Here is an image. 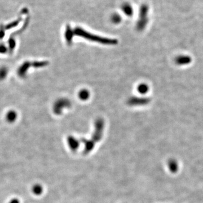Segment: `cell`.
<instances>
[{
    "instance_id": "cell-7",
    "label": "cell",
    "mask_w": 203,
    "mask_h": 203,
    "mask_svg": "<svg viewBox=\"0 0 203 203\" xmlns=\"http://www.w3.org/2000/svg\"><path fill=\"white\" fill-rule=\"evenodd\" d=\"M32 191L35 195L39 196L44 192V187L41 184L36 183L33 186Z\"/></svg>"
},
{
    "instance_id": "cell-3",
    "label": "cell",
    "mask_w": 203,
    "mask_h": 203,
    "mask_svg": "<svg viewBox=\"0 0 203 203\" xmlns=\"http://www.w3.org/2000/svg\"><path fill=\"white\" fill-rule=\"evenodd\" d=\"M70 105L71 103L67 99H59L55 103L53 106L54 113L57 115H61L63 109L68 107Z\"/></svg>"
},
{
    "instance_id": "cell-17",
    "label": "cell",
    "mask_w": 203,
    "mask_h": 203,
    "mask_svg": "<svg viewBox=\"0 0 203 203\" xmlns=\"http://www.w3.org/2000/svg\"><path fill=\"white\" fill-rule=\"evenodd\" d=\"M7 51V48L5 45L3 44L0 45V53L5 54Z\"/></svg>"
},
{
    "instance_id": "cell-4",
    "label": "cell",
    "mask_w": 203,
    "mask_h": 203,
    "mask_svg": "<svg viewBox=\"0 0 203 203\" xmlns=\"http://www.w3.org/2000/svg\"><path fill=\"white\" fill-rule=\"evenodd\" d=\"M192 61V58L188 55H180L175 59V63L178 65H189Z\"/></svg>"
},
{
    "instance_id": "cell-9",
    "label": "cell",
    "mask_w": 203,
    "mask_h": 203,
    "mask_svg": "<svg viewBox=\"0 0 203 203\" xmlns=\"http://www.w3.org/2000/svg\"><path fill=\"white\" fill-rule=\"evenodd\" d=\"M73 34L74 32L73 31L72 29H71V28L69 25H68L65 30V37L66 40L68 44H71L72 42Z\"/></svg>"
},
{
    "instance_id": "cell-2",
    "label": "cell",
    "mask_w": 203,
    "mask_h": 203,
    "mask_svg": "<svg viewBox=\"0 0 203 203\" xmlns=\"http://www.w3.org/2000/svg\"><path fill=\"white\" fill-rule=\"evenodd\" d=\"M149 11V7L146 5H142L139 10V18L138 20L137 28L139 31H142L145 28L148 22L147 14Z\"/></svg>"
},
{
    "instance_id": "cell-6",
    "label": "cell",
    "mask_w": 203,
    "mask_h": 203,
    "mask_svg": "<svg viewBox=\"0 0 203 203\" xmlns=\"http://www.w3.org/2000/svg\"><path fill=\"white\" fill-rule=\"evenodd\" d=\"M31 65V63L29 62H24L18 70V74L21 77H24L26 75L29 67Z\"/></svg>"
},
{
    "instance_id": "cell-10",
    "label": "cell",
    "mask_w": 203,
    "mask_h": 203,
    "mask_svg": "<svg viewBox=\"0 0 203 203\" xmlns=\"http://www.w3.org/2000/svg\"><path fill=\"white\" fill-rule=\"evenodd\" d=\"M6 120L9 123H14L17 118V113L13 110L9 111L6 114Z\"/></svg>"
},
{
    "instance_id": "cell-16",
    "label": "cell",
    "mask_w": 203,
    "mask_h": 203,
    "mask_svg": "<svg viewBox=\"0 0 203 203\" xmlns=\"http://www.w3.org/2000/svg\"><path fill=\"white\" fill-rule=\"evenodd\" d=\"M8 43H9V47L10 50H13V49H14L15 47V41L14 39H10V40H9Z\"/></svg>"
},
{
    "instance_id": "cell-20",
    "label": "cell",
    "mask_w": 203,
    "mask_h": 203,
    "mask_svg": "<svg viewBox=\"0 0 203 203\" xmlns=\"http://www.w3.org/2000/svg\"><path fill=\"white\" fill-rule=\"evenodd\" d=\"M4 35H5V32H4V29H0V39H3Z\"/></svg>"
},
{
    "instance_id": "cell-8",
    "label": "cell",
    "mask_w": 203,
    "mask_h": 203,
    "mask_svg": "<svg viewBox=\"0 0 203 203\" xmlns=\"http://www.w3.org/2000/svg\"><path fill=\"white\" fill-rule=\"evenodd\" d=\"M121 9H122V10L124 13V14L127 16L131 17L133 14V8H132L130 4H127V3L124 4L122 5Z\"/></svg>"
},
{
    "instance_id": "cell-1",
    "label": "cell",
    "mask_w": 203,
    "mask_h": 203,
    "mask_svg": "<svg viewBox=\"0 0 203 203\" xmlns=\"http://www.w3.org/2000/svg\"><path fill=\"white\" fill-rule=\"evenodd\" d=\"M74 33L78 36L82 37L88 40H90L91 41L97 42L101 44H106V45H113L117 43V41L116 40H113L107 38H104L102 37L98 36L97 35H93L90 33L88 32L87 31H85L83 28H81L80 27H77L75 30L73 31Z\"/></svg>"
},
{
    "instance_id": "cell-14",
    "label": "cell",
    "mask_w": 203,
    "mask_h": 203,
    "mask_svg": "<svg viewBox=\"0 0 203 203\" xmlns=\"http://www.w3.org/2000/svg\"><path fill=\"white\" fill-rule=\"evenodd\" d=\"M8 70L6 67L0 68V80H4L7 76Z\"/></svg>"
},
{
    "instance_id": "cell-5",
    "label": "cell",
    "mask_w": 203,
    "mask_h": 203,
    "mask_svg": "<svg viewBox=\"0 0 203 203\" xmlns=\"http://www.w3.org/2000/svg\"><path fill=\"white\" fill-rule=\"evenodd\" d=\"M149 99L147 98H133L129 99V104L131 105H144L149 103Z\"/></svg>"
},
{
    "instance_id": "cell-12",
    "label": "cell",
    "mask_w": 203,
    "mask_h": 203,
    "mask_svg": "<svg viewBox=\"0 0 203 203\" xmlns=\"http://www.w3.org/2000/svg\"><path fill=\"white\" fill-rule=\"evenodd\" d=\"M149 90V87L146 84H141L138 87V91L141 94H145Z\"/></svg>"
},
{
    "instance_id": "cell-11",
    "label": "cell",
    "mask_w": 203,
    "mask_h": 203,
    "mask_svg": "<svg viewBox=\"0 0 203 203\" xmlns=\"http://www.w3.org/2000/svg\"><path fill=\"white\" fill-rule=\"evenodd\" d=\"M79 96L81 100L85 101L87 99V98L89 97V93L87 90H82L80 91L79 94Z\"/></svg>"
},
{
    "instance_id": "cell-18",
    "label": "cell",
    "mask_w": 203,
    "mask_h": 203,
    "mask_svg": "<svg viewBox=\"0 0 203 203\" xmlns=\"http://www.w3.org/2000/svg\"><path fill=\"white\" fill-rule=\"evenodd\" d=\"M19 23V21H17V22H13V23H11L9 25H7L6 27V29H10L11 28H13L14 27H15L16 25L18 24V23Z\"/></svg>"
},
{
    "instance_id": "cell-13",
    "label": "cell",
    "mask_w": 203,
    "mask_h": 203,
    "mask_svg": "<svg viewBox=\"0 0 203 203\" xmlns=\"http://www.w3.org/2000/svg\"><path fill=\"white\" fill-rule=\"evenodd\" d=\"M48 65V62H45V61H42V62H34L33 63H31V65H32L33 67H35V68H40V67H42L44 66Z\"/></svg>"
},
{
    "instance_id": "cell-19",
    "label": "cell",
    "mask_w": 203,
    "mask_h": 203,
    "mask_svg": "<svg viewBox=\"0 0 203 203\" xmlns=\"http://www.w3.org/2000/svg\"><path fill=\"white\" fill-rule=\"evenodd\" d=\"M9 203H20V201L17 198H13V199H11L10 201V202Z\"/></svg>"
},
{
    "instance_id": "cell-15",
    "label": "cell",
    "mask_w": 203,
    "mask_h": 203,
    "mask_svg": "<svg viewBox=\"0 0 203 203\" xmlns=\"http://www.w3.org/2000/svg\"><path fill=\"white\" fill-rule=\"evenodd\" d=\"M111 21L115 23V24H117L119 23L121 21V18L120 15L118 14H115L113 15L111 17Z\"/></svg>"
}]
</instances>
